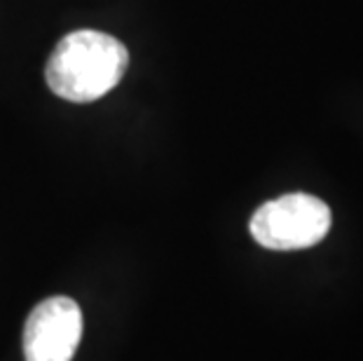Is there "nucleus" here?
I'll return each instance as SVG.
<instances>
[{
	"label": "nucleus",
	"instance_id": "f257e3e1",
	"mask_svg": "<svg viewBox=\"0 0 363 361\" xmlns=\"http://www.w3.org/2000/svg\"><path fill=\"white\" fill-rule=\"evenodd\" d=\"M127 66L129 52L118 38L101 30H75L54 48L45 80L66 101L89 104L118 87Z\"/></svg>",
	"mask_w": 363,
	"mask_h": 361
},
{
	"label": "nucleus",
	"instance_id": "f03ea898",
	"mask_svg": "<svg viewBox=\"0 0 363 361\" xmlns=\"http://www.w3.org/2000/svg\"><path fill=\"white\" fill-rule=\"evenodd\" d=\"M330 230V209L319 197L291 193L265 202L251 218V235L274 251L310 249Z\"/></svg>",
	"mask_w": 363,
	"mask_h": 361
},
{
	"label": "nucleus",
	"instance_id": "7ed1b4c3",
	"mask_svg": "<svg viewBox=\"0 0 363 361\" xmlns=\"http://www.w3.org/2000/svg\"><path fill=\"white\" fill-rule=\"evenodd\" d=\"M82 338L80 305L66 296L48 298L30 310L24 326L26 361H71Z\"/></svg>",
	"mask_w": 363,
	"mask_h": 361
}]
</instances>
